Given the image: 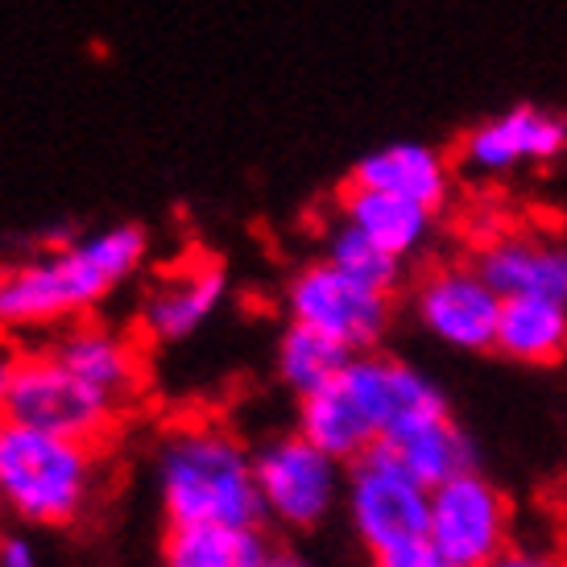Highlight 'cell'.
<instances>
[{
	"label": "cell",
	"mask_w": 567,
	"mask_h": 567,
	"mask_svg": "<svg viewBox=\"0 0 567 567\" xmlns=\"http://www.w3.org/2000/svg\"><path fill=\"white\" fill-rule=\"evenodd\" d=\"M150 249L145 224H109L0 266V336L9 344H33L66 323L92 319L142 278Z\"/></svg>",
	"instance_id": "6da1fadb"
},
{
	"label": "cell",
	"mask_w": 567,
	"mask_h": 567,
	"mask_svg": "<svg viewBox=\"0 0 567 567\" xmlns=\"http://www.w3.org/2000/svg\"><path fill=\"white\" fill-rule=\"evenodd\" d=\"M166 526H266L252 447L212 414L174 419L150 452Z\"/></svg>",
	"instance_id": "7a4b0ae2"
},
{
	"label": "cell",
	"mask_w": 567,
	"mask_h": 567,
	"mask_svg": "<svg viewBox=\"0 0 567 567\" xmlns=\"http://www.w3.org/2000/svg\"><path fill=\"white\" fill-rule=\"evenodd\" d=\"M104 488V447L0 414V509L21 526L66 530Z\"/></svg>",
	"instance_id": "3957f363"
},
{
	"label": "cell",
	"mask_w": 567,
	"mask_h": 567,
	"mask_svg": "<svg viewBox=\"0 0 567 567\" xmlns=\"http://www.w3.org/2000/svg\"><path fill=\"white\" fill-rule=\"evenodd\" d=\"M0 414L54 431V435L109 447V440L125 426L133 406L92 385L83 373L59 361L50 348L25 344L17 348L13 373L0 394Z\"/></svg>",
	"instance_id": "277c9868"
},
{
	"label": "cell",
	"mask_w": 567,
	"mask_h": 567,
	"mask_svg": "<svg viewBox=\"0 0 567 567\" xmlns=\"http://www.w3.org/2000/svg\"><path fill=\"white\" fill-rule=\"evenodd\" d=\"M252 464H257L261 518L278 530H290V535L319 530L344 505L348 464L328 456L295 426L257 443Z\"/></svg>",
	"instance_id": "5b68a950"
},
{
	"label": "cell",
	"mask_w": 567,
	"mask_h": 567,
	"mask_svg": "<svg viewBox=\"0 0 567 567\" xmlns=\"http://www.w3.org/2000/svg\"><path fill=\"white\" fill-rule=\"evenodd\" d=\"M282 307L286 323L319 331L348 352H373L394 328L398 295H381L373 286L348 278L328 257H311L286 278Z\"/></svg>",
	"instance_id": "8992f818"
},
{
	"label": "cell",
	"mask_w": 567,
	"mask_h": 567,
	"mask_svg": "<svg viewBox=\"0 0 567 567\" xmlns=\"http://www.w3.org/2000/svg\"><path fill=\"white\" fill-rule=\"evenodd\" d=\"M344 514L352 535L369 555L426 538L431 526V488L410 473L390 447H369L348 464Z\"/></svg>",
	"instance_id": "52a82bcc"
},
{
	"label": "cell",
	"mask_w": 567,
	"mask_h": 567,
	"mask_svg": "<svg viewBox=\"0 0 567 567\" xmlns=\"http://www.w3.org/2000/svg\"><path fill=\"white\" fill-rule=\"evenodd\" d=\"M502 295L473 261H435L410 286V316L447 352H493L502 323Z\"/></svg>",
	"instance_id": "ba28073f"
},
{
	"label": "cell",
	"mask_w": 567,
	"mask_h": 567,
	"mask_svg": "<svg viewBox=\"0 0 567 567\" xmlns=\"http://www.w3.org/2000/svg\"><path fill=\"white\" fill-rule=\"evenodd\" d=\"M340 385L357 402L378 443H394L398 435H406L414 426L431 423L440 414H452V402H447L440 381L423 373L419 364H410L406 357L381 352V348L357 352L340 373Z\"/></svg>",
	"instance_id": "9c48e42d"
},
{
	"label": "cell",
	"mask_w": 567,
	"mask_h": 567,
	"mask_svg": "<svg viewBox=\"0 0 567 567\" xmlns=\"http://www.w3.org/2000/svg\"><path fill=\"white\" fill-rule=\"evenodd\" d=\"M228 299V269L212 252H195L158 269L142 286L133 331L150 348H178L195 340Z\"/></svg>",
	"instance_id": "30bf717a"
},
{
	"label": "cell",
	"mask_w": 567,
	"mask_h": 567,
	"mask_svg": "<svg viewBox=\"0 0 567 567\" xmlns=\"http://www.w3.org/2000/svg\"><path fill=\"white\" fill-rule=\"evenodd\" d=\"M567 154V112L547 104H509L473 128H464L456 145V171L473 178H505V174L547 166Z\"/></svg>",
	"instance_id": "8fae6325"
},
{
	"label": "cell",
	"mask_w": 567,
	"mask_h": 567,
	"mask_svg": "<svg viewBox=\"0 0 567 567\" xmlns=\"http://www.w3.org/2000/svg\"><path fill=\"white\" fill-rule=\"evenodd\" d=\"M509 502L481 468L431 488L426 538L447 567H488L509 547Z\"/></svg>",
	"instance_id": "7c38bea8"
},
{
	"label": "cell",
	"mask_w": 567,
	"mask_h": 567,
	"mask_svg": "<svg viewBox=\"0 0 567 567\" xmlns=\"http://www.w3.org/2000/svg\"><path fill=\"white\" fill-rule=\"evenodd\" d=\"M473 266L502 299H551L567 307V237L543 228H493Z\"/></svg>",
	"instance_id": "4fadbf2b"
},
{
	"label": "cell",
	"mask_w": 567,
	"mask_h": 567,
	"mask_svg": "<svg viewBox=\"0 0 567 567\" xmlns=\"http://www.w3.org/2000/svg\"><path fill=\"white\" fill-rule=\"evenodd\" d=\"M348 183L443 212L456 187V162L426 142H385L352 162Z\"/></svg>",
	"instance_id": "5bb4252c"
},
{
	"label": "cell",
	"mask_w": 567,
	"mask_h": 567,
	"mask_svg": "<svg viewBox=\"0 0 567 567\" xmlns=\"http://www.w3.org/2000/svg\"><path fill=\"white\" fill-rule=\"evenodd\" d=\"M336 220L352 224L357 233H364L373 245H381L390 257L406 261V266L414 257H423L440 233V212L385 195V190L357 187V183H344L336 195Z\"/></svg>",
	"instance_id": "9a60e30c"
},
{
	"label": "cell",
	"mask_w": 567,
	"mask_h": 567,
	"mask_svg": "<svg viewBox=\"0 0 567 567\" xmlns=\"http://www.w3.org/2000/svg\"><path fill=\"white\" fill-rule=\"evenodd\" d=\"M493 352L526 369L567 361V307L551 299H505Z\"/></svg>",
	"instance_id": "2e32d148"
},
{
	"label": "cell",
	"mask_w": 567,
	"mask_h": 567,
	"mask_svg": "<svg viewBox=\"0 0 567 567\" xmlns=\"http://www.w3.org/2000/svg\"><path fill=\"white\" fill-rule=\"evenodd\" d=\"M381 447H390L426 488H440L456 476L481 468L473 431L460 423L456 414H440V419L414 426V431L398 435L394 443H381Z\"/></svg>",
	"instance_id": "e0dca14e"
},
{
	"label": "cell",
	"mask_w": 567,
	"mask_h": 567,
	"mask_svg": "<svg viewBox=\"0 0 567 567\" xmlns=\"http://www.w3.org/2000/svg\"><path fill=\"white\" fill-rule=\"evenodd\" d=\"M266 526H166L162 567H266Z\"/></svg>",
	"instance_id": "ac0fdd59"
},
{
	"label": "cell",
	"mask_w": 567,
	"mask_h": 567,
	"mask_svg": "<svg viewBox=\"0 0 567 567\" xmlns=\"http://www.w3.org/2000/svg\"><path fill=\"white\" fill-rule=\"evenodd\" d=\"M295 431H302L307 440L323 447L328 456H336L340 464H352L357 456H364L369 447H378L369 423L361 419L357 402L344 394L340 378L331 381L328 390L307 394L295 402Z\"/></svg>",
	"instance_id": "d6986e66"
},
{
	"label": "cell",
	"mask_w": 567,
	"mask_h": 567,
	"mask_svg": "<svg viewBox=\"0 0 567 567\" xmlns=\"http://www.w3.org/2000/svg\"><path fill=\"white\" fill-rule=\"evenodd\" d=\"M357 352H348L344 344H336L328 336H319L311 328L286 323L278 344H274V373L282 381V390L295 394V402L307 394L328 390L331 381L340 378Z\"/></svg>",
	"instance_id": "ffe728a7"
},
{
	"label": "cell",
	"mask_w": 567,
	"mask_h": 567,
	"mask_svg": "<svg viewBox=\"0 0 567 567\" xmlns=\"http://www.w3.org/2000/svg\"><path fill=\"white\" fill-rule=\"evenodd\" d=\"M319 257H328L331 266L344 269L348 278L373 286V290H381V295H398L402 282H406V261L390 257L381 245H373L364 233H357V228L344 220L328 224V233H323V252H319Z\"/></svg>",
	"instance_id": "44dd1931"
},
{
	"label": "cell",
	"mask_w": 567,
	"mask_h": 567,
	"mask_svg": "<svg viewBox=\"0 0 567 567\" xmlns=\"http://www.w3.org/2000/svg\"><path fill=\"white\" fill-rule=\"evenodd\" d=\"M373 567H447L443 555L431 547V538H414V543H402V547H390L381 555H369Z\"/></svg>",
	"instance_id": "7402d4cb"
},
{
	"label": "cell",
	"mask_w": 567,
	"mask_h": 567,
	"mask_svg": "<svg viewBox=\"0 0 567 567\" xmlns=\"http://www.w3.org/2000/svg\"><path fill=\"white\" fill-rule=\"evenodd\" d=\"M0 567H47V564H42V555H38V547H33L30 538L9 535L0 538Z\"/></svg>",
	"instance_id": "603a6c76"
},
{
	"label": "cell",
	"mask_w": 567,
	"mask_h": 567,
	"mask_svg": "<svg viewBox=\"0 0 567 567\" xmlns=\"http://www.w3.org/2000/svg\"><path fill=\"white\" fill-rule=\"evenodd\" d=\"M488 567H567L564 559H555L547 551H522V547H505Z\"/></svg>",
	"instance_id": "cb8c5ba5"
},
{
	"label": "cell",
	"mask_w": 567,
	"mask_h": 567,
	"mask_svg": "<svg viewBox=\"0 0 567 567\" xmlns=\"http://www.w3.org/2000/svg\"><path fill=\"white\" fill-rule=\"evenodd\" d=\"M266 567H319L311 555H302V551H290V547H274V555H269V564Z\"/></svg>",
	"instance_id": "d4e9b609"
},
{
	"label": "cell",
	"mask_w": 567,
	"mask_h": 567,
	"mask_svg": "<svg viewBox=\"0 0 567 567\" xmlns=\"http://www.w3.org/2000/svg\"><path fill=\"white\" fill-rule=\"evenodd\" d=\"M13 361H17V344H9V340L0 336V394H4V385H9V373H13Z\"/></svg>",
	"instance_id": "484cf974"
}]
</instances>
